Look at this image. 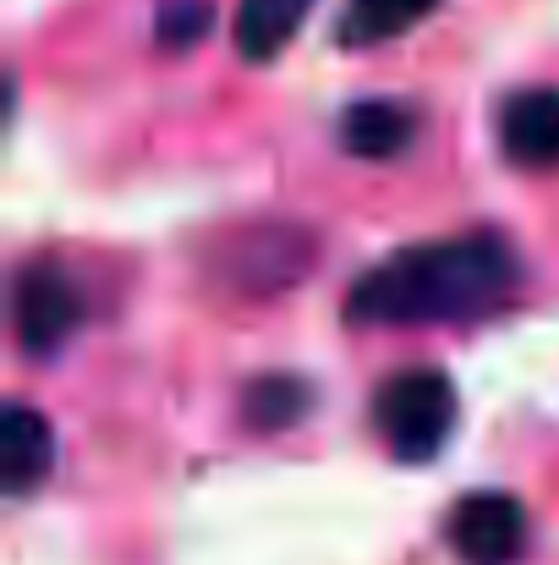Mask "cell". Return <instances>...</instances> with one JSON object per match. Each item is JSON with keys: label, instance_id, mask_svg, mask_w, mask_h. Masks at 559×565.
<instances>
[{"label": "cell", "instance_id": "5", "mask_svg": "<svg viewBox=\"0 0 559 565\" xmlns=\"http://www.w3.org/2000/svg\"><path fill=\"white\" fill-rule=\"evenodd\" d=\"M499 143L522 171H559V94L527 88L499 110Z\"/></svg>", "mask_w": 559, "mask_h": 565}, {"label": "cell", "instance_id": "3", "mask_svg": "<svg viewBox=\"0 0 559 565\" xmlns=\"http://www.w3.org/2000/svg\"><path fill=\"white\" fill-rule=\"evenodd\" d=\"M11 319H17V341L28 347V352H50V347H61L72 330H77V319H83V291H77V280L61 269V264H28L22 275H17V302H11Z\"/></svg>", "mask_w": 559, "mask_h": 565}, {"label": "cell", "instance_id": "6", "mask_svg": "<svg viewBox=\"0 0 559 565\" xmlns=\"http://www.w3.org/2000/svg\"><path fill=\"white\" fill-rule=\"evenodd\" d=\"M50 461H55L50 423L33 406H6V423H0V483H6V494H33L50 478Z\"/></svg>", "mask_w": 559, "mask_h": 565}, {"label": "cell", "instance_id": "2", "mask_svg": "<svg viewBox=\"0 0 559 565\" xmlns=\"http://www.w3.org/2000/svg\"><path fill=\"white\" fill-rule=\"evenodd\" d=\"M455 384L439 369H406V374L384 379L373 395V428L384 434V445L400 461H428L444 450L450 428H455Z\"/></svg>", "mask_w": 559, "mask_h": 565}, {"label": "cell", "instance_id": "4", "mask_svg": "<svg viewBox=\"0 0 559 565\" xmlns=\"http://www.w3.org/2000/svg\"><path fill=\"white\" fill-rule=\"evenodd\" d=\"M444 539L466 565H510L522 555V544H527V511H522V500H510L499 489L466 494L450 511Z\"/></svg>", "mask_w": 559, "mask_h": 565}, {"label": "cell", "instance_id": "11", "mask_svg": "<svg viewBox=\"0 0 559 565\" xmlns=\"http://www.w3.org/2000/svg\"><path fill=\"white\" fill-rule=\"evenodd\" d=\"M154 33H160V44H165V50H186V44H197V39L208 33V6H203V0H165V6H160Z\"/></svg>", "mask_w": 559, "mask_h": 565}, {"label": "cell", "instance_id": "8", "mask_svg": "<svg viewBox=\"0 0 559 565\" xmlns=\"http://www.w3.org/2000/svg\"><path fill=\"white\" fill-rule=\"evenodd\" d=\"M308 11H313V0H241L236 6V50L247 61H275L297 39Z\"/></svg>", "mask_w": 559, "mask_h": 565}, {"label": "cell", "instance_id": "9", "mask_svg": "<svg viewBox=\"0 0 559 565\" xmlns=\"http://www.w3.org/2000/svg\"><path fill=\"white\" fill-rule=\"evenodd\" d=\"M308 401H313V390L302 379H252L247 395H241V417L258 434H280L308 412Z\"/></svg>", "mask_w": 559, "mask_h": 565}, {"label": "cell", "instance_id": "7", "mask_svg": "<svg viewBox=\"0 0 559 565\" xmlns=\"http://www.w3.org/2000/svg\"><path fill=\"white\" fill-rule=\"evenodd\" d=\"M411 138H417V116L395 99H363L341 116V143L357 160H395L411 149Z\"/></svg>", "mask_w": 559, "mask_h": 565}, {"label": "cell", "instance_id": "10", "mask_svg": "<svg viewBox=\"0 0 559 565\" xmlns=\"http://www.w3.org/2000/svg\"><path fill=\"white\" fill-rule=\"evenodd\" d=\"M439 0H352L346 22H341V39L346 44H378V39H395L406 33L411 22H422Z\"/></svg>", "mask_w": 559, "mask_h": 565}, {"label": "cell", "instance_id": "1", "mask_svg": "<svg viewBox=\"0 0 559 565\" xmlns=\"http://www.w3.org/2000/svg\"><path fill=\"white\" fill-rule=\"evenodd\" d=\"M516 286V258L499 236H455L406 247L352 286L346 319L357 324H439L494 308Z\"/></svg>", "mask_w": 559, "mask_h": 565}]
</instances>
